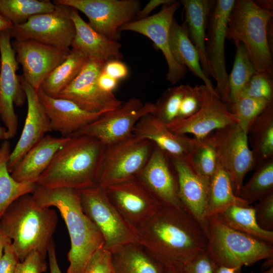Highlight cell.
<instances>
[{
	"label": "cell",
	"mask_w": 273,
	"mask_h": 273,
	"mask_svg": "<svg viewBox=\"0 0 273 273\" xmlns=\"http://www.w3.org/2000/svg\"><path fill=\"white\" fill-rule=\"evenodd\" d=\"M137 243L165 267L182 268L207 250V236L185 209L161 205L134 229Z\"/></svg>",
	"instance_id": "6da1fadb"
},
{
	"label": "cell",
	"mask_w": 273,
	"mask_h": 273,
	"mask_svg": "<svg viewBox=\"0 0 273 273\" xmlns=\"http://www.w3.org/2000/svg\"><path fill=\"white\" fill-rule=\"evenodd\" d=\"M32 195L40 206L55 207L60 212L71 243L66 273H82L89 258L104 247L105 243L97 227L83 211L78 190L48 188L37 185Z\"/></svg>",
	"instance_id": "7a4b0ae2"
},
{
	"label": "cell",
	"mask_w": 273,
	"mask_h": 273,
	"mask_svg": "<svg viewBox=\"0 0 273 273\" xmlns=\"http://www.w3.org/2000/svg\"><path fill=\"white\" fill-rule=\"evenodd\" d=\"M58 217L51 207L39 205L32 194L15 200L0 218V231L11 240L20 261L32 251L46 257Z\"/></svg>",
	"instance_id": "3957f363"
},
{
	"label": "cell",
	"mask_w": 273,
	"mask_h": 273,
	"mask_svg": "<svg viewBox=\"0 0 273 273\" xmlns=\"http://www.w3.org/2000/svg\"><path fill=\"white\" fill-rule=\"evenodd\" d=\"M105 146L85 135H72L56 153L36 184L48 188L81 190L96 186L98 165Z\"/></svg>",
	"instance_id": "277c9868"
},
{
	"label": "cell",
	"mask_w": 273,
	"mask_h": 273,
	"mask_svg": "<svg viewBox=\"0 0 273 273\" xmlns=\"http://www.w3.org/2000/svg\"><path fill=\"white\" fill-rule=\"evenodd\" d=\"M273 11L252 0H236L229 18L226 38L242 43L257 72L272 76Z\"/></svg>",
	"instance_id": "5b68a950"
},
{
	"label": "cell",
	"mask_w": 273,
	"mask_h": 273,
	"mask_svg": "<svg viewBox=\"0 0 273 273\" xmlns=\"http://www.w3.org/2000/svg\"><path fill=\"white\" fill-rule=\"evenodd\" d=\"M208 223L207 251L213 267L242 268L273 258L272 244L229 227L216 215Z\"/></svg>",
	"instance_id": "8992f818"
},
{
	"label": "cell",
	"mask_w": 273,
	"mask_h": 273,
	"mask_svg": "<svg viewBox=\"0 0 273 273\" xmlns=\"http://www.w3.org/2000/svg\"><path fill=\"white\" fill-rule=\"evenodd\" d=\"M154 146L151 141L133 134L105 146L98 165L96 186L104 189L135 177L148 162Z\"/></svg>",
	"instance_id": "52a82bcc"
},
{
	"label": "cell",
	"mask_w": 273,
	"mask_h": 273,
	"mask_svg": "<svg viewBox=\"0 0 273 273\" xmlns=\"http://www.w3.org/2000/svg\"><path fill=\"white\" fill-rule=\"evenodd\" d=\"M204 139L216 153L218 163L229 174L239 197L246 174L255 168L247 134L238 123L216 129Z\"/></svg>",
	"instance_id": "ba28073f"
},
{
	"label": "cell",
	"mask_w": 273,
	"mask_h": 273,
	"mask_svg": "<svg viewBox=\"0 0 273 273\" xmlns=\"http://www.w3.org/2000/svg\"><path fill=\"white\" fill-rule=\"evenodd\" d=\"M78 191L83 211L101 233L104 248L111 250L137 243L134 229L111 204L104 189L96 186Z\"/></svg>",
	"instance_id": "9c48e42d"
},
{
	"label": "cell",
	"mask_w": 273,
	"mask_h": 273,
	"mask_svg": "<svg viewBox=\"0 0 273 273\" xmlns=\"http://www.w3.org/2000/svg\"><path fill=\"white\" fill-rule=\"evenodd\" d=\"M54 3L79 11L89 26L109 39L118 41L120 28L134 20L140 10L138 0H56Z\"/></svg>",
	"instance_id": "30bf717a"
},
{
	"label": "cell",
	"mask_w": 273,
	"mask_h": 273,
	"mask_svg": "<svg viewBox=\"0 0 273 273\" xmlns=\"http://www.w3.org/2000/svg\"><path fill=\"white\" fill-rule=\"evenodd\" d=\"M54 3L56 7L54 11L34 15L23 24L13 25L10 29L11 37L70 50L75 31L70 17L71 8Z\"/></svg>",
	"instance_id": "8fae6325"
},
{
	"label": "cell",
	"mask_w": 273,
	"mask_h": 273,
	"mask_svg": "<svg viewBox=\"0 0 273 273\" xmlns=\"http://www.w3.org/2000/svg\"><path fill=\"white\" fill-rule=\"evenodd\" d=\"M236 0L212 1L206 31L205 50L211 72L216 82L215 91L227 103L229 74L224 53L225 40L229 16Z\"/></svg>",
	"instance_id": "7c38bea8"
},
{
	"label": "cell",
	"mask_w": 273,
	"mask_h": 273,
	"mask_svg": "<svg viewBox=\"0 0 273 273\" xmlns=\"http://www.w3.org/2000/svg\"><path fill=\"white\" fill-rule=\"evenodd\" d=\"M104 61L88 58L73 81L55 98L69 100L91 113H106L119 108L123 102L113 93L100 89L97 80L103 71Z\"/></svg>",
	"instance_id": "4fadbf2b"
},
{
	"label": "cell",
	"mask_w": 273,
	"mask_h": 273,
	"mask_svg": "<svg viewBox=\"0 0 273 273\" xmlns=\"http://www.w3.org/2000/svg\"><path fill=\"white\" fill-rule=\"evenodd\" d=\"M155 110V104H144L139 99L132 98L72 135H88L108 145L131 135L138 121L148 114H154Z\"/></svg>",
	"instance_id": "5bb4252c"
},
{
	"label": "cell",
	"mask_w": 273,
	"mask_h": 273,
	"mask_svg": "<svg viewBox=\"0 0 273 273\" xmlns=\"http://www.w3.org/2000/svg\"><path fill=\"white\" fill-rule=\"evenodd\" d=\"M11 37L10 29L0 32V117L7 129V140L16 135L18 128V117L14 105L20 106L26 100L16 73L19 64Z\"/></svg>",
	"instance_id": "9a60e30c"
},
{
	"label": "cell",
	"mask_w": 273,
	"mask_h": 273,
	"mask_svg": "<svg viewBox=\"0 0 273 273\" xmlns=\"http://www.w3.org/2000/svg\"><path fill=\"white\" fill-rule=\"evenodd\" d=\"M180 6V2L173 1L162 5L157 13L144 19L132 21L122 26L120 31H131L150 38L163 53L168 66L166 80L174 84L184 78L187 68L174 60L170 48L169 33L174 15Z\"/></svg>",
	"instance_id": "2e32d148"
},
{
	"label": "cell",
	"mask_w": 273,
	"mask_h": 273,
	"mask_svg": "<svg viewBox=\"0 0 273 273\" xmlns=\"http://www.w3.org/2000/svg\"><path fill=\"white\" fill-rule=\"evenodd\" d=\"M135 177L161 205L184 209L179 198L177 176L171 158L155 145L148 162Z\"/></svg>",
	"instance_id": "e0dca14e"
},
{
	"label": "cell",
	"mask_w": 273,
	"mask_h": 273,
	"mask_svg": "<svg viewBox=\"0 0 273 273\" xmlns=\"http://www.w3.org/2000/svg\"><path fill=\"white\" fill-rule=\"evenodd\" d=\"M104 190L111 204L134 230L161 205L136 177Z\"/></svg>",
	"instance_id": "ac0fdd59"
},
{
	"label": "cell",
	"mask_w": 273,
	"mask_h": 273,
	"mask_svg": "<svg viewBox=\"0 0 273 273\" xmlns=\"http://www.w3.org/2000/svg\"><path fill=\"white\" fill-rule=\"evenodd\" d=\"M24 79L38 90L47 76L66 58L69 50L34 40L15 39L12 43Z\"/></svg>",
	"instance_id": "d6986e66"
},
{
	"label": "cell",
	"mask_w": 273,
	"mask_h": 273,
	"mask_svg": "<svg viewBox=\"0 0 273 273\" xmlns=\"http://www.w3.org/2000/svg\"><path fill=\"white\" fill-rule=\"evenodd\" d=\"M235 123L237 120L226 104L216 92L206 86L203 104L195 114L186 119L175 120L166 126L176 134H191L196 139L202 140L216 129Z\"/></svg>",
	"instance_id": "ffe728a7"
},
{
	"label": "cell",
	"mask_w": 273,
	"mask_h": 273,
	"mask_svg": "<svg viewBox=\"0 0 273 273\" xmlns=\"http://www.w3.org/2000/svg\"><path fill=\"white\" fill-rule=\"evenodd\" d=\"M21 86L26 95L27 111L23 130L14 149L11 151L8 162L9 171L23 156L40 141L49 131H52L50 120L36 90L19 76Z\"/></svg>",
	"instance_id": "44dd1931"
},
{
	"label": "cell",
	"mask_w": 273,
	"mask_h": 273,
	"mask_svg": "<svg viewBox=\"0 0 273 273\" xmlns=\"http://www.w3.org/2000/svg\"><path fill=\"white\" fill-rule=\"evenodd\" d=\"M170 158L177 176L180 201L184 209L199 223L208 236L206 206L210 179L197 173L189 162Z\"/></svg>",
	"instance_id": "7402d4cb"
},
{
	"label": "cell",
	"mask_w": 273,
	"mask_h": 273,
	"mask_svg": "<svg viewBox=\"0 0 273 273\" xmlns=\"http://www.w3.org/2000/svg\"><path fill=\"white\" fill-rule=\"evenodd\" d=\"M132 134L151 141L170 157L189 162L198 140L171 132L153 114H148L136 123Z\"/></svg>",
	"instance_id": "603a6c76"
},
{
	"label": "cell",
	"mask_w": 273,
	"mask_h": 273,
	"mask_svg": "<svg viewBox=\"0 0 273 273\" xmlns=\"http://www.w3.org/2000/svg\"><path fill=\"white\" fill-rule=\"evenodd\" d=\"M38 96L50 122L52 130L62 136H70L80 131L105 113L86 111L67 99L55 98L38 90Z\"/></svg>",
	"instance_id": "cb8c5ba5"
},
{
	"label": "cell",
	"mask_w": 273,
	"mask_h": 273,
	"mask_svg": "<svg viewBox=\"0 0 273 273\" xmlns=\"http://www.w3.org/2000/svg\"><path fill=\"white\" fill-rule=\"evenodd\" d=\"M70 17L75 30L71 49L82 53L88 58L97 59L105 62L120 60L123 58L120 51L121 45L118 41L109 39L94 30L82 18L77 10L71 8Z\"/></svg>",
	"instance_id": "d4e9b609"
},
{
	"label": "cell",
	"mask_w": 273,
	"mask_h": 273,
	"mask_svg": "<svg viewBox=\"0 0 273 273\" xmlns=\"http://www.w3.org/2000/svg\"><path fill=\"white\" fill-rule=\"evenodd\" d=\"M69 139L70 136L57 138L46 135L16 164L11 176L19 182L36 184L56 153Z\"/></svg>",
	"instance_id": "484cf974"
},
{
	"label": "cell",
	"mask_w": 273,
	"mask_h": 273,
	"mask_svg": "<svg viewBox=\"0 0 273 273\" xmlns=\"http://www.w3.org/2000/svg\"><path fill=\"white\" fill-rule=\"evenodd\" d=\"M185 12V22L190 38L197 49L200 64L205 75L209 78L211 72L207 59L205 41L208 21L212 1L182 0Z\"/></svg>",
	"instance_id": "4316f807"
},
{
	"label": "cell",
	"mask_w": 273,
	"mask_h": 273,
	"mask_svg": "<svg viewBox=\"0 0 273 273\" xmlns=\"http://www.w3.org/2000/svg\"><path fill=\"white\" fill-rule=\"evenodd\" d=\"M110 250L113 273H166V267L137 243Z\"/></svg>",
	"instance_id": "83f0119b"
},
{
	"label": "cell",
	"mask_w": 273,
	"mask_h": 273,
	"mask_svg": "<svg viewBox=\"0 0 273 273\" xmlns=\"http://www.w3.org/2000/svg\"><path fill=\"white\" fill-rule=\"evenodd\" d=\"M169 41L171 52L175 61L180 65L188 68L203 81L205 86L215 92L211 81L203 71L199 53L190 38L186 26L184 23L180 25L175 19L170 27Z\"/></svg>",
	"instance_id": "f1b7e54d"
},
{
	"label": "cell",
	"mask_w": 273,
	"mask_h": 273,
	"mask_svg": "<svg viewBox=\"0 0 273 273\" xmlns=\"http://www.w3.org/2000/svg\"><path fill=\"white\" fill-rule=\"evenodd\" d=\"M233 205L249 206L250 203L235 195L229 174L218 162L210 179L206 206L207 218Z\"/></svg>",
	"instance_id": "f546056e"
},
{
	"label": "cell",
	"mask_w": 273,
	"mask_h": 273,
	"mask_svg": "<svg viewBox=\"0 0 273 273\" xmlns=\"http://www.w3.org/2000/svg\"><path fill=\"white\" fill-rule=\"evenodd\" d=\"M248 135L255 167L273 157V102L254 120Z\"/></svg>",
	"instance_id": "4dcf8cb0"
},
{
	"label": "cell",
	"mask_w": 273,
	"mask_h": 273,
	"mask_svg": "<svg viewBox=\"0 0 273 273\" xmlns=\"http://www.w3.org/2000/svg\"><path fill=\"white\" fill-rule=\"evenodd\" d=\"M88 59L82 53L70 49L65 60L47 76L39 88L49 96L57 97L77 76Z\"/></svg>",
	"instance_id": "1f68e13d"
},
{
	"label": "cell",
	"mask_w": 273,
	"mask_h": 273,
	"mask_svg": "<svg viewBox=\"0 0 273 273\" xmlns=\"http://www.w3.org/2000/svg\"><path fill=\"white\" fill-rule=\"evenodd\" d=\"M11 152L10 142L4 141L0 146V218L15 200L24 195L32 194L37 186L35 183L17 181L11 176L8 169Z\"/></svg>",
	"instance_id": "d6a6232c"
},
{
	"label": "cell",
	"mask_w": 273,
	"mask_h": 273,
	"mask_svg": "<svg viewBox=\"0 0 273 273\" xmlns=\"http://www.w3.org/2000/svg\"><path fill=\"white\" fill-rule=\"evenodd\" d=\"M216 216L222 222L234 230L273 244V231H266L259 226L253 206L233 205Z\"/></svg>",
	"instance_id": "836d02e7"
},
{
	"label": "cell",
	"mask_w": 273,
	"mask_h": 273,
	"mask_svg": "<svg viewBox=\"0 0 273 273\" xmlns=\"http://www.w3.org/2000/svg\"><path fill=\"white\" fill-rule=\"evenodd\" d=\"M56 7L49 0H0V13L13 25L23 24L32 16L52 12Z\"/></svg>",
	"instance_id": "e575fe53"
},
{
	"label": "cell",
	"mask_w": 273,
	"mask_h": 273,
	"mask_svg": "<svg viewBox=\"0 0 273 273\" xmlns=\"http://www.w3.org/2000/svg\"><path fill=\"white\" fill-rule=\"evenodd\" d=\"M236 51L233 69L229 75V95L226 105L239 98L251 77L257 72L244 46L236 44Z\"/></svg>",
	"instance_id": "d590c367"
},
{
	"label": "cell",
	"mask_w": 273,
	"mask_h": 273,
	"mask_svg": "<svg viewBox=\"0 0 273 273\" xmlns=\"http://www.w3.org/2000/svg\"><path fill=\"white\" fill-rule=\"evenodd\" d=\"M248 181L244 185L239 197L250 204L273 193V157L259 164Z\"/></svg>",
	"instance_id": "8d00e7d4"
},
{
	"label": "cell",
	"mask_w": 273,
	"mask_h": 273,
	"mask_svg": "<svg viewBox=\"0 0 273 273\" xmlns=\"http://www.w3.org/2000/svg\"><path fill=\"white\" fill-rule=\"evenodd\" d=\"M271 103L262 98L243 97L227 106L237 123L248 134L254 120Z\"/></svg>",
	"instance_id": "74e56055"
},
{
	"label": "cell",
	"mask_w": 273,
	"mask_h": 273,
	"mask_svg": "<svg viewBox=\"0 0 273 273\" xmlns=\"http://www.w3.org/2000/svg\"><path fill=\"white\" fill-rule=\"evenodd\" d=\"M190 85L181 84L166 90L155 104L154 115L166 125L175 120Z\"/></svg>",
	"instance_id": "f35d334b"
},
{
	"label": "cell",
	"mask_w": 273,
	"mask_h": 273,
	"mask_svg": "<svg viewBox=\"0 0 273 273\" xmlns=\"http://www.w3.org/2000/svg\"><path fill=\"white\" fill-rule=\"evenodd\" d=\"M189 162L197 173L210 179L218 164L215 152L204 139L198 140Z\"/></svg>",
	"instance_id": "ab89813d"
},
{
	"label": "cell",
	"mask_w": 273,
	"mask_h": 273,
	"mask_svg": "<svg viewBox=\"0 0 273 273\" xmlns=\"http://www.w3.org/2000/svg\"><path fill=\"white\" fill-rule=\"evenodd\" d=\"M243 97L262 98L272 102V76L264 72L255 73L241 92L239 98Z\"/></svg>",
	"instance_id": "60d3db41"
},
{
	"label": "cell",
	"mask_w": 273,
	"mask_h": 273,
	"mask_svg": "<svg viewBox=\"0 0 273 273\" xmlns=\"http://www.w3.org/2000/svg\"><path fill=\"white\" fill-rule=\"evenodd\" d=\"M82 273H113L110 250L103 247L89 258Z\"/></svg>",
	"instance_id": "b9f144b4"
},
{
	"label": "cell",
	"mask_w": 273,
	"mask_h": 273,
	"mask_svg": "<svg viewBox=\"0 0 273 273\" xmlns=\"http://www.w3.org/2000/svg\"><path fill=\"white\" fill-rule=\"evenodd\" d=\"M253 208L259 226L264 230L273 231V193L259 200Z\"/></svg>",
	"instance_id": "7bdbcfd3"
},
{
	"label": "cell",
	"mask_w": 273,
	"mask_h": 273,
	"mask_svg": "<svg viewBox=\"0 0 273 273\" xmlns=\"http://www.w3.org/2000/svg\"><path fill=\"white\" fill-rule=\"evenodd\" d=\"M46 257L36 251H31L22 261H19L15 273H43L48 268Z\"/></svg>",
	"instance_id": "ee69618b"
},
{
	"label": "cell",
	"mask_w": 273,
	"mask_h": 273,
	"mask_svg": "<svg viewBox=\"0 0 273 273\" xmlns=\"http://www.w3.org/2000/svg\"><path fill=\"white\" fill-rule=\"evenodd\" d=\"M183 273H213V266L207 250L202 252L181 268Z\"/></svg>",
	"instance_id": "f6af8a7d"
},
{
	"label": "cell",
	"mask_w": 273,
	"mask_h": 273,
	"mask_svg": "<svg viewBox=\"0 0 273 273\" xmlns=\"http://www.w3.org/2000/svg\"><path fill=\"white\" fill-rule=\"evenodd\" d=\"M19 261L10 240L5 246L3 255L0 261V273H15Z\"/></svg>",
	"instance_id": "bcb514c9"
},
{
	"label": "cell",
	"mask_w": 273,
	"mask_h": 273,
	"mask_svg": "<svg viewBox=\"0 0 273 273\" xmlns=\"http://www.w3.org/2000/svg\"><path fill=\"white\" fill-rule=\"evenodd\" d=\"M103 70L118 81L125 78L128 74V69L126 64L118 60L106 62Z\"/></svg>",
	"instance_id": "7dc6e473"
},
{
	"label": "cell",
	"mask_w": 273,
	"mask_h": 273,
	"mask_svg": "<svg viewBox=\"0 0 273 273\" xmlns=\"http://www.w3.org/2000/svg\"><path fill=\"white\" fill-rule=\"evenodd\" d=\"M98 84L101 90L106 93H113L117 87L118 81L112 77L104 70L101 72L97 80Z\"/></svg>",
	"instance_id": "c3c4849f"
},
{
	"label": "cell",
	"mask_w": 273,
	"mask_h": 273,
	"mask_svg": "<svg viewBox=\"0 0 273 273\" xmlns=\"http://www.w3.org/2000/svg\"><path fill=\"white\" fill-rule=\"evenodd\" d=\"M173 0H151L136 15L134 20H139L148 17L149 14L160 5L171 3Z\"/></svg>",
	"instance_id": "681fc988"
},
{
	"label": "cell",
	"mask_w": 273,
	"mask_h": 273,
	"mask_svg": "<svg viewBox=\"0 0 273 273\" xmlns=\"http://www.w3.org/2000/svg\"><path fill=\"white\" fill-rule=\"evenodd\" d=\"M47 255L49 261L50 273H62L57 260L55 243L53 239H52L49 245Z\"/></svg>",
	"instance_id": "f907efd6"
},
{
	"label": "cell",
	"mask_w": 273,
	"mask_h": 273,
	"mask_svg": "<svg viewBox=\"0 0 273 273\" xmlns=\"http://www.w3.org/2000/svg\"><path fill=\"white\" fill-rule=\"evenodd\" d=\"M242 268L240 267H227L224 266L213 267V273H242ZM251 273H254L251 272Z\"/></svg>",
	"instance_id": "816d5d0a"
},
{
	"label": "cell",
	"mask_w": 273,
	"mask_h": 273,
	"mask_svg": "<svg viewBox=\"0 0 273 273\" xmlns=\"http://www.w3.org/2000/svg\"><path fill=\"white\" fill-rule=\"evenodd\" d=\"M254 2L260 8L273 11V1L272 0H255Z\"/></svg>",
	"instance_id": "f5cc1de1"
},
{
	"label": "cell",
	"mask_w": 273,
	"mask_h": 273,
	"mask_svg": "<svg viewBox=\"0 0 273 273\" xmlns=\"http://www.w3.org/2000/svg\"><path fill=\"white\" fill-rule=\"evenodd\" d=\"M12 26V23L5 18L0 13V32L9 30Z\"/></svg>",
	"instance_id": "db71d44e"
},
{
	"label": "cell",
	"mask_w": 273,
	"mask_h": 273,
	"mask_svg": "<svg viewBox=\"0 0 273 273\" xmlns=\"http://www.w3.org/2000/svg\"><path fill=\"white\" fill-rule=\"evenodd\" d=\"M9 240L10 239L0 231V261L3 255L5 246Z\"/></svg>",
	"instance_id": "11a10c76"
},
{
	"label": "cell",
	"mask_w": 273,
	"mask_h": 273,
	"mask_svg": "<svg viewBox=\"0 0 273 273\" xmlns=\"http://www.w3.org/2000/svg\"><path fill=\"white\" fill-rule=\"evenodd\" d=\"M273 266V258L265 259V261L264 262L262 266L263 269H268Z\"/></svg>",
	"instance_id": "9f6ffc18"
},
{
	"label": "cell",
	"mask_w": 273,
	"mask_h": 273,
	"mask_svg": "<svg viewBox=\"0 0 273 273\" xmlns=\"http://www.w3.org/2000/svg\"><path fill=\"white\" fill-rule=\"evenodd\" d=\"M0 140H8L7 138V129L0 125Z\"/></svg>",
	"instance_id": "6f0895ef"
},
{
	"label": "cell",
	"mask_w": 273,
	"mask_h": 273,
	"mask_svg": "<svg viewBox=\"0 0 273 273\" xmlns=\"http://www.w3.org/2000/svg\"><path fill=\"white\" fill-rule=\"evenodd\" d=\"M166 273H183L181 268L166 267Z\"/></svg>",
	"instance_id": "680465c9"
},
{
	"label": "cell",
	"mask_w": 273,
	"mask_h": 273,
	"mask_svg": "<svg viewBox=\"0 0 273 273\" xmlns=\"http://www.w3.org/2000/svg\"><path fill=\"white\" fill-rule=\"evenodd\" d=\"M262 273H273V266L264 271Z\"/></svg>",
	"instance_id": "91938a15"
},
{
	"label": "cell",
	"mask_w": 273,
	"mask_h": 273,
	"mask_svg": "<svg viewBox=\"0 0 273 273\" xmlns=\"http://www.w3.org/2000/svg\"><path fill=\"white\" fill-rule=\"evenodd\" d=\"M1 53H0V70H1Z\"/></svg>",
	"instance_id": "94428289"
}]
</instances>
